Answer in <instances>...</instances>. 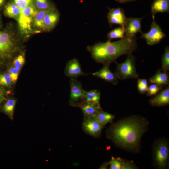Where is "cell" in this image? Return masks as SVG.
<instances>
[{"mask_svg":"<svg viewBox=\"0 0 169 169\" xmlns=\"http://www.w3.org/2000/svg\"><path fill=\"white\" fill-rule=\"evenodd\" d=\"M36 7L38 10L48 9L54 7L48 0H35Z\"/></svg>","mask_w":169,"mask_h":169,"instance_id":"cell-25","label":"cell"},{"mask_svg":"<svg viewBox=\"0 0 169 169\" xmlns=\"http://www.w3.org/2000/svg\"><path fill=\"white\" fill-rule=\"evenodd\" d=\"M169 0H155L151 7V13L153 20H154L155 15L157 13L168 12Z\"/></svg>","mask_w":169,"mask_h":169,"instance_id":"cell-19","label":"cell"},{"mask_svg":"<svg viewBox=\"0 0 169 169\" xmlns=\"http://www.w3.org/2000/svg\"><path fill=\"white\" fill-rule=\"evenodd\" d=\"M20 69L15 67H11L9 69V73L10 74L12 81L13 82H15L18 79Z\"/></svg>","mask_w":169,"mask_h":169,"instance_id":"cell-32","label":"cell"},{"mask_svg":"<svg viewBox=\"0 0 169 169\" xmlns=\"http://www.w3.org/2000/svg\"><path fill=\"white\" fill-rule=\"evenodd\" d=\"M153 157L155 165L160 169H165L168 165L169 147L168 141L161 139L157 141L153 149Z\"/></svg>","mask_w":169,"mask_h":169,"instance_id":"cell-6","label":"cell"},{"mask_svg":"<svg viewBox=\"0 0 169 169\" xmlns=\"http://www.w3.org/2000/svg\"><path fill=\"white\" fill-rule=\"evenodd\" d=\"M107 18L108 24L111 27L114 24L125 27L127 18L123 9L119 8L110 9Z\"/></svg>","mask_w":169,"mask_h":169,"instance_id":"cell-10","label":"cell"},{"mask_svg":"<svg viewBox=\"0 0 169 169\" xmlns=\"http://www.w3.org/2000/svg\"><path fill=\"white\" fill-rule=\"evenodd\" d=\"M59 16V13L54 7L50 9L44 18V31H49L53 29L58 22Z\"/></svg>","mask_w":169,"mask_h":169,"instance_id":"cell-15","label":"cell"},{"mask_svg":"<svg viewBox=\"0 0 169 169\" xmlns=\"http://www.w3.org/2000/svg\"><path fill=\"white\" fill-rule=\"evenodd\" d=\"M18 39L9 26L0 31V61L11 57L17 48Z\"/></svg>","mask_w":169,"mask_h":169,"instance_id":"cell-3","label":"cell"},{"mask_svg":"<svg viewBox=\"0 0 169 169\" xmlns=\"http://www.w3.org/2000/svg\"><path fill=\"white\" fill-rule=\"evenodd\" d=\"M51 8L38 11L34 17L33 21L34 26L37 28L44 31V18L47 13Z\"/></svg>","mask_w":169,"mask_h":169,"instance_id":"cell-21","label":"cell"},{"mask_svg":"<svg viewBox=\"0 0 169 169\" xmlns=\"http://www.w3.org/2000/svg\"><path fill=\"white\" fill-rule=\"evenodd\" d=\"M150 27L148 32L141 33L140 38L145 39L147 44L153 45L159 43L166 37V35L155 20H153Z\"/></svg>","mask_w":169,"mask_h":169,"instance_id":"cell-8","label":"cell"},{"mask_svg":"<svg viewBox=\"0 0 169 169\" xmlns=\"http://www.w3.org/2000/svg\"><path fill=\"white\" fill-rule=\"evenodd\" d=\"M143 18L130 17L127 18L124 27L125 37H132L138 32L142 33L141 22Z\"/></svg>","mask_w":169,"mask_h":169,"instance_id":"cell-12","label":"cell"},{"mask_svg":"<svg viewBox=\"0 0 169 169\" xmlns=\"http://www.w3.org/2000/svg\"><path fill=\"white\" fill-rule=\"evenodd\" d=\"M151 84H155L163 87L169 84V77L168 72L159 69L155 74L149 79Z\"/></svg>","mask_w":169,"mask_h":169,"instance_id":"cell-17","label":"cell"},{"mask_svg":"<svg viewBox=\"0 0 169 169\" xmlns=\"http://www.w3.org/2000/svg\"><path fill=\"white\" fill-rule=\"evenodd\" d=\"M109 163L110 169H122L123 168V161H122L120 158L112 157Z\"/></svg>","mask_w":169,"mask_h":169,"instance_id":"cell-27","label":"cell"},{"mask_svg":"<svg viewBox=\"0 0 169 169\" xmlns=\"http://www.w3.org/2000/svg\"><path fill=\"white\" fill-rule=\"evenodd\" d=\"M148 122L145 118L132 115L112 125L108 135L117 147L133 152H137L143 134L147 130Z\"/></svg>","mask_w":169,"mask_h":169,"instance_id":"cell-1","label":"cell"},{"mask_svg":"<svg viewBox=\"0 0 169 169\" xmlns=\"http://www.w3.org/2000/svg\"><path fill=\"white\" fill-rule=\"evenodd\" d=\"M20 9L15 4L13 0H12L5 4L4 8L3 13L6 17L18 20L20 14Z\"/></svg>","mask_w":169,"mask_h":169,"instance_id":"cell-18","label":"cell"},{"mask_svg":"<svg viewBox=\"0 0 169 169\" xmlns=\"http://www.w3.org/2000/svg\"><path fill=\"white\" fill-rule=\"evenodd\" d=\"M18 7L22 9L27 6L33 3V0H13Z\"/></svg>","mask_w":169,"mask_h":169,"instance_id":"cell-31","label":"cell"},{"mask_svg":"<svg viewBox=\"0 0 169 169\" xmlns=\"http://www.w3.org/2000/svg\"><path fill=\"white\" fill-rule=\"evenodd\" d=\"M152 106L161 107L168 105L169 104V86L162 89L159 92L151 98L149 101Z\"/></svg>","mask_w":169,"mask_h":169,"instance_id":"cell-13","label":"cell"},{"mask_svg":"<svg viewBox=\"0 0 169 169\" xmlns=\"http://www.w3.org/2000/svg\"><path fill=\"white\" fill-rule=\"evenodd\" d=\"M94 117L99 122L104 126L115 118L114 115L102 110L98 112Z\"/></svg>","mask_w":169,"mask_h":169,"instance_id":"cell-22","label":"cell"},{"mask_svg":"<svg viewBox=\"0 0 169 169\" xmlns=\"http://www.w3.org/2000/svg\"><path fill=\"white\" fill-rule=\"evenodd\" d=\"M109 66L108 64H104L100 70L91 74L113 85H116L118 83V79L115 73L112 72L110 69Z\"/></svg>","mask_w":169,"mask_h":169,"instance_id":"cell-14","label":"cell"},{"mask_svg":"<svg viewBox=\"0 0 169 169\" xmlns=\"http://www.w3.org/2000/svg\"><path fill=\"white\" fill-rule=\"evenodd\" d=\"M84 118L93 117L98 112L102 110L100 104H94L82 102L79 105Z\"/></svg>","mask_w":169,"mask_h":169,"instance_id":"cell-16","label":"cell"},{"mask_svg":"<svg viewBox=\"0 0 169 169\" xmlns=\"http://www.w3.org/2000/svg\"><path fill=\"white\" fill-rule=\"evenodd\" d=\"M25 62V57L23 54H21L18 55L14 60L13 62L14 66L20 69Z\"/></svg>","mask_w":169,"mask_h":169,"instance_id":"cell-30","label":"cell"},{"mask_svg":"<svg viewBox=\"0 0 169 169\" xmlns=\"http://www.w3.org/2000/svg\"><path fill=\"white\" fill-rule=\"evenodd\" d=\"M64 73L66 76L70 78H76L81 76L89 74L82 71L80 64L78 59L75 58L67 62Z\"/></svg>","mask_w":169,"mask_h":169,"instance_id":"cell-9","label":"cell"},{"mask_svg":"<svg viewBox=\"0 0 169 169\" xmlns=\"http://www.w3.org/2000/svg\"><path fill=\"white\" fill-rule=\"evenodd\" d=\"M103 126L93 117L84 118L82 124V127L84 131L95 137L100 135Z\"/></svg>","mask_w":169,"mask_h":169,"instance_id":"cell-11","label":"cell"},{"mask_svg":"<svg viewBox=\"0 0 169 169\" xmlns=\"http://www.w3.org/2000/svg\"><path fill=\"white\" fill-rule=\"evenodd\" d=\"M137 48L136 36L129 38L125 36L117 41L99 42L88 46L93 59L97 63L110 65L119 57L132 54Z\"/></svg>","mask_w":169,"mask_h":169,"instance_id":"cell-2","label":"cell"},{"mask_svg":"<svg viewBox=\"0 0 169 169\" xmlns=\"http://www.w3.org/2000/svg\"><path fill=\"white\" fill-rule=\"evenodd\" d=\"M100 92L99 90L93 89L89 91H84L83 101L87 103L100 104Z\"/></svg>","mask_w":169,"mask_h":169,"instance_id":"cell-20","label":"cell"},{"mask_svg":"<svg viewBox=\"0 0 169 169\" xmlns=\"http://www.w3.org/2000/svg\"><path fill=\"white\" fill-rule=\"evenodd\" d=\"M137 84L146 86H148V81L146 79H139L137 80Z\"/></svg>","mask_w":169,"mask_h":169,"instance_id":"cell-34","label":"cell"},{"mask_svg":"<svg viewBox=\"0 0 169 169\" xmlns=\"http://www.w3.org/2000/svg\"><path fill=\"white\" fill-rule=\"evenodd\" d=\"M148 86H146L137 84V89L140 93L143 94L146 92Z\"/></svg>","mask_w":169,"mask_h":169,"instance_id":"cell-33","label":"cell"},{"mask_svg":"<svg viewBox=\"0 0 169 169\" xmlns=\"http://www.w3.org/2000/svg\"><path fill=\"white\" fill-rule=\"evenodd\" d=\"M12 80L9 73H7L0 75V84L9 86L11 84Z\"/></svg>","mask_w":169,"mask_h":169,"instance_id":"cell-28","label":"cell"},{"mask_svg":"<svg viewBox=\"0 0 169 169\" xmlns=\"http://www.w3.org/2000/svg\"><path fill=\"white\" fill-rule=\"evenodd\" d=\"M38 12V10L33 3L20 9L18 21L20 30L23 34H28L33 32L32 23Z\"/></svg>","mask_w":169,"mask_h":169,"instance_id":"cell-5","label":"cell"},{"mask_svg":"<svg viewBox=\"0 0 169 169\" xmlns=\"http://www.w3.org/2000/svg\"><path fill=\"white\" fill-rule=\"evenodd\" d=\"M115 62L116 64L115 73L118 79L124 80L138 78L139 76L135 66V57L132 54H127L125 60L122 63Z\"/></svg>","mask_w":169,"mask_h":169,"instance_id":"cell-4","label":"cell"},{"mask_svg":"<svg viewBox=\"0 0 169 169\" xmlns=\"http://www.w3.org/2000/svg\"><path fill=\"white\" fill-rule=\"evenodd\" d=\"M163 71L168 72L169 70V47H165L164 52L161 59V68Z\"/></svg>","mask_w":169,"mask_h":169,"instance_id":"cell-24","label":"cell"},{"mask_svg":"<svg viewBox=\"0 0 169 169\" xmlns=\"http://www.w3.org/2000/svg\"><path fill=\"white\" fill-rule=\"evenodd\" d=\"M125 34L124 27L120 26L109 32L107 34V37L109 41L114 38H122L125 36Z\"/></svg>","mask_w":169,"mask_h":169,"instance_id":"cell-23","label":"cell"},{"mask_svg":"<svg viewBox=\"0 0 169 169\" xmlns=\"http://www.w3.org/2000/svg\"><path fill=\"white\" fill-rule=\"evenodd\" d=\"M1 91H0V101L1 100Z\"/></svg>","mask_w":169,"mask_h":169,"instance_id":"cell-38","label":"cell"},{"mask_svg":"<svg viewBox=\"0 0 169 169\" xmlns=\"http://www.w3.org/2000/svg\"><path fill=\"white\" fill-rule=\"evenodd\" d=\"M16 104V101L14 99L8 100L5 103L4 106V110L8 113H12L14 110Z\"/></svg>","mask_w":169,"mask_h":169,"instance_id":"cell-29","label":"cell"},{"mask_svg":"<svg viewBox=\"0 0 169 169\" xmlns=\"http://www.w3.org/2000/svg\"><path fill=\"white\" fill-rule=\"evenodd\" d=\"M6 0H0V11L4 8Z\"/></svg>","mask_w":169,"mask_h":169,"instance_id":"cell-35","label":"cell"},{"mask_svg":"<svg viewBox=\"0 0 169 169\" xmlns=\"http://www.w3.org/2000/svg\"><path fill=\"white\" fill-rule=\"evenodd\" d=\"M3 27V23L2 22V17L0 15V29L2 28Z\"/></svg>","mask_w":169,"mask_h":169,"instance_id":"cell-37","label":"cell"},{"mask_svg":"<svg viewBox=\"0 0 169 169\" xmlns=\"http://www.w3.org/2000/svg\"><path fill=\"white\" fill-rule=\"evenodd\" d=\"M162 88L156 84H152L148 87L146 95L148 96L155 95L162 89Z\"/></svg>","mask_w":169,"mask_h":169,"instance_id":"cell-26","label":"cell"},{"mask_svg":"<svg viewBox=\"0 0 169 169\" xmlns=\"http://www.w3.org/2000/svg\"><path fill=\"white\" fill-rule=\"evenodd\" d=\"M136 0H115L116 1L121 3H125L127 2L133 1Z\"/></svg>","mask_w":169,"mask_h":169,"instance_id":"cell-36","label":"cell"},{"mask_svg":"<svg viewBox=\"0 0 169 169\" xmlns=\"http://www.w3.org/2000/svg\"><path fill=\"white\" fill-rule=\"evenodd\" d=\"M69 83L70 88L69 104L72 106L79 107L83 101L85 90L82 88V83L76 78H70Z\"/></svg>","mask_w":169,"mask_h":169,"instance_id":"cell-7","label":"cell"}]
</instances>
